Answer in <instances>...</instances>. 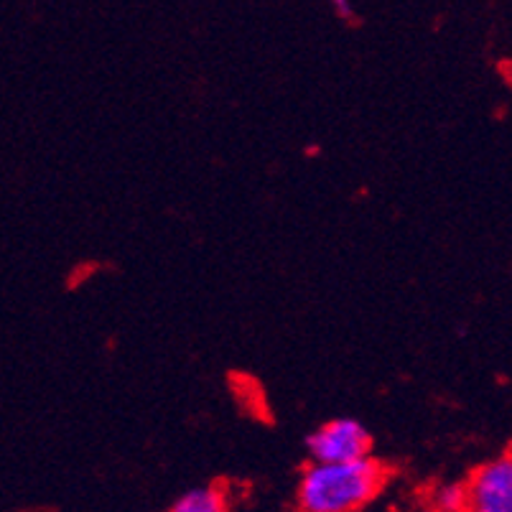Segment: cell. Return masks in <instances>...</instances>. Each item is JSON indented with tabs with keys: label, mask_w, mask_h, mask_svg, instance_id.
<instances>
[{
	"label": "cell",
	"mask_w": 512,
	"mask_h": 512,
	"mask_svg": "<svg viewBox=\"0 0 512 512\" xmlns=\"http://www.w3.org/2000/svg\"><path fill=\"white\" fill-rule=\"evenodd\" d=\"M388 467L375 456L347 464H309L296 484L299 512H360L383 492Z\"/></svg>",
	"instance_id": "1"
},
{
	"label": "cell",
	"mask_w": 512,
	"mask_h": 512,
	"mask_svg": "<svg viewBox=\"0 0 512 512\" xmlns=\"http://www.w3.org/2000/svg\"><path fill=\"white\" fill-rule=\"evenodd\" d=\"M372 436L357 418H334L306 436L311 464H347L370 456Z\"/></svg>",
	"instance_id": "2"
},
{
	"label": "cell",
	"mask_w": 512,
	"mask_h": 512,
	"mask_svg": "<svg viewBox=\"0 0 512 512\" xmlns=\"http://www.w3.org/2000/svg\"><path fill=\"white\" fill-rule=\"evenodd\" d=\"M467 512H512V454L484 462L469 474Z\"/></svg>",
	"instance_id": "3"
},
{
	"label": "cell",
	"mask_w": 512,
	"mask_h": 512,
	"mask_svg": "<svg viewBox=\"0 0 512 512\" xmlns=\"http://www.w3.org/2000/svg\"><path fill=\"white\" fill-rule=\"evenodd\" d=\"M169 512H230L227 510V500L217 487H194V490L184 492Z\"/></svg>",
	"instance_id": "4"
},
{
	"label": "cell",
	"mask_w": 512,
	"mask_h": 512,
	"mask_svg": "<svg viewBox=\"0 0 512 512\" xmlns=\"http://www.w3.org/2000/svg\"><path fill=\"white\" fill-rule=\"evenodd\" d=\"M434 512H467V487L464 482L439 484L431 495Z\"/></svg>",
	"instance_id": "5"
},
{
	"label": "cell",
	"mask_w": 512,
	"mask_h": 512,
	"mask_svg": "<svg viewBox=\"0 0 512 512\" xmlns=\"http://www.w3.org/2000/svg\"><path fill=\"white\" fill-rule=\"evenodd\" d=\"M332 11L337 13V16L342 18V21H352V18L357 16V8L352 6L349 0H334V3H332Z\"/></svg>",
	"instance_id": "6"
}]
</instances>
